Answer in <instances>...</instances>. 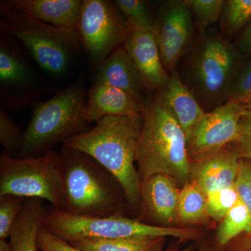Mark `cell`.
<instances>
[{
    "instance_id": "3",
    "label": "cell",
    "mask_w": 251,
    "mask_h": 251,
    "mask_svg": "<svg viewBox=\"0 0 251 251\" xmlns=\"http://www.w3.org/2000/svg\"><path fill=\"white\" fill-rule=\"evenodd\" d=\"M59 153L64 186V206L61 211L80 216L122 214V197L126 196L110 173L81 151L62 148Z\"/></svg>"
},
{
    "instance_id": "21",
    "label": "cell",
    "mask_w": 251,
    "mask_h": 251,
    "mask_svg": "<svg viewBox=\"0 0 251 251\" xmlns=\"http://www.w3.org/2000/svg\"><path fill=\"white\" fill-rule=\"evenodd\" d=\"M207 216V195L196 183L188 181L180 191L177 219L182 224H195Z\"/></svg>"
},
{
    "instance_id": "38",
    "label": "cell",
    "mask_w": 251,
    "mask_h": 251,
    "mask_svg": "<svg viewBox=\"0 0 251 251\" xmlns=\"http://www.w3.org/2000/svg\"><path fill=\"white\" fill-rule=\"evenodd\" d=\"M242 251H251V238L244 244Z\"/></svg>"
},
{
    "instance_id": "18",
    "label": "cell",
    "mask_w": 251,
    "mask_h": 251,
    "mask_svg": "<svg viewBox=\"0 0 251 251\" xmlns=\"http://www.w3.org/2000/svg\"><path fill=\"white\" fill-rule=\"evenodd\" d=\"M157 97L181 126L188 144L193 131L206 112L184 85L176 72L172 74L168 83L159 90V95Z\"/></svg>"
},
{
    "instance_id": "12",
    "label": "cell",
    "mask_w": 251,
    "mask_h": 251,
    "mask_svg": "<svg viewBox=\"0 0 251 251\" xmlns=\"http://www.w3.org/2000/svg\"><path fill=\"white\" fill-rule=\"evenodd\" d=\"M123 47L139 69L150 90H161L167 85L170 77L162 63L153 31L130 26Z\"/></svg>"
},
{
    "instance_id": "14",
    "label": "cell",
    "mask_w": 251,
    "mask_h": 251,
    "mask_svg": "<svg viewBox=\"0 0 251 251\" xmlns=\"http://www.w3.org/2000/svg\"><path fill=\"white\" fill-rule=\"evenodd\" d=\"M169 175L155 174L141 180V202L153 221L171 225L177 219L180 191Z\"/></svg>"
},
{
    "instance_id": "32",
    "label": "cell",
    "mask_w": 251,
    "mask_h": 251,
    "mask_svg": "<svg viewBox=\"0 0 251 251\" xmlns=\"http://www.w3.org/2000/svg\"><path fill=\"white\" fill-rule=\"evenodd\" d=\"M235 188L239 194V200L247 206L251 216V188L239 173H238L236 179Z\"/></svg>"
},
{
    "instance_id": "8",
    "label": "cell",
    "mask_w": 251,
    "mask_h": 251,
    "mask_svg": "<svg viewBox=\"0 0 251 251\" xmlns=\"http://www.w3.org/2000/svg\"><path fill=\"white\" fill-rule=\"evenodd\" d=\"M81 44L94 64H100L125 43L130 25L119 14L115 2L83 0L77 25Z\"/></svg>"
},
{
    "instance_id": "9",
    "label": "cell",
    "mask_w": 251,
    "mask_h": 251,
    "mask_svg": "<svg viewBox=\"0 0 251 251\" xmlns=\"http://www.w3.org/2000/svg\"><path fill=\"white\" fill-rule=\"evenodd\" d=\"M244 105L227 101L203 117L188 144L190 158L197 161L219 152L241 138V118Z\"/></svg>"
},
{
    "instance_id": "30",
    "label": "cell",
    "mask_w": 251,
    "mask_h": 251,
    "mask_svg": "<svg viewBox=\"0 0 251 251\" xmlns=\"http://www.w3.org/2000/svg\"><path fill=\"white\" fill-rule=\"evenodd\" d=\"M251 97V60L236 74L227 101L243 104Z\"/></svg>"
},
{
    "instance_id": "16",
    "label": "cell",
    "mask_w": 251,
    "mask_h": 251,
    "mask_svg": "<svg viewBox=\"0 0 251 251\" xmlns=\"http://www.w3.org/2000/svg\"><path fill=\"white\" fill-rule=\"evenodd\" d=\"M95 82L116 87L143 100L145 91L150 90L124 47H119L99 64Z\"/></svg>"
},
{
    "instance_id": "36",
    "label": "cell",
    "mask_w": 251,
    "mask_h": 251,
    "mask_svg": "<svg viewBox=\"0 0 251 251\" xmlns=\"http://www.w3.org/2000/svg\"><path fill=\"white\" fill-rule=\"evenodd\" d=\"M239 126L241 135H251V112L244 110L241 118Z\"/></svg>"
},
{
    "instance_id": "31",
    "label": "cell",
    "mask_w": 251,
    "mask_h": 251,
    "mask_svg": "<svg viewBox=\"0 0 251 251\" xmlns=\"http://www.w3.org/2000/svg\"><path fill=\"white\" fill-rule=\"evenodd\" d=\"M38 245L39 251H83L49 232L44 227L39 232Z\"/></svg>"
},
{
    "instance_id": "35",
    "label": "cell",
    "mask_w": 251,
    "mask_h": 251,
    "mask_svg": "<svg viewBox=\"0 0 251 251\" xmlns=\"http://www.w3.org/2000/svg\"><path fill=\"white\" fill-rule=\"evenodd\" d=\"M239 173L242 175L249 187L251 188V161L241 158Z\"/></svg>"
},
{
    "instance_id": "34",
    "label": "cell",
    "mask_w": 251,
    "mask_h": 251,
    "mask_svg": "<svg viewBox=\"0 0 251 251\" xmlns=\"http://www.w3.org/2000/svg\"><path fill=\"white\" fill-rule=\"evenodd\" d=\"M238 48L245 53H251V23L237 41Z\"/></svg>"
},
{
    "instance_id": "23",
    "label": "cell",
    "mask_w": 251,
    "mask_h": 251,
    "mask_svg": "<svg viewBox=\"0 0 251 251\" xmlns=\"http://www.w3.org/2000/svg\"><path fill=\"white\" fill-rule=\"evenodd\" d=\"M243 232L251 235V216L247 206L239 200L221 220L217 232L218 242L220 245H226Z\"/></svg>"
},
{
    "instance_id": "17",
    "label": "cell",
    "mask_w": 251,
    "mask_h": 251,
    "mask_svg": "<svg viewBox=\"0 0 251 251\" xmlns=\"http://www.w3.org/2000/svg\"><path fill=\"white\" fill-rule=\"evenodd\" d=\"M80 0H10L1 1L10 9L54 27L77 30Z\"/></svg>"
},
{
    "instance_id": "6",
    "label": "cell",
    "mask_w": 251,
    "mask_h": 251,
    "mask_svg": "<svg viewBox=\"0 0 251 251\" xmlns=\"http://www.w3.org/2000/svg\"><path fill=\"white\" fill-rule=\"evenodd\" d=\"M11 195L49 201L53 209L62 210L64 175L60 153L53 151L37 156H0V196Z\"/></svg>"
},
{
    "instance_id": "10",
    "label": "cell",
    "mask_w": 251,
    "mask_h": 251,
    "mask_svg": "<svg viewBox=\"0 0 251 251\" xmlns=\"http://www.w3.org/2000/svg\"><path fill=\"white\" fill-rule=\"evenodd\" d=\"M238 61L235 50L226 41L210 37L202 43L194 61V74L200 90L208 99L230 92Z\"/></svg>"
},
{
    "instance_id": "25",
    "label": "cell",
    "mask_w": 251,
    "mask_h": 251,
    "mask_svg": "<svg viewBox=\"0 0 251 251\" xmlns=\"http://www.w3.org/2000/svg\"><path fill=\"white\" fill-rule=\"evenodd\" d=\"M25 201V198L11 195L0 196V240L9 238Z\"/></svg>"
},
{
    "instance_id": "29",
    "label": "cell",
    "mask_w": 251,
    "mask_h": 251,
    "mask_svg": "<svg viewBox=\"0 0 251 251\" xmlns=\"http://www.w3.org/2000/svg\"><path fill=\"white\" fill-rule=\"evenodd\" d=\"M186 2L203 27L219 20L226 4L223 0H186Z\"/></svg>"
},
{
    "instance_id": "5",
    "label": "cell",
    "mask_w": 251,
    "mask_h": 251,
    "mask_svg": "<svg viewBox=\"0 0 251 251\" xmlns=\"http://www.w3.org/2000/svg\"><path fill=\"white\" fill-rule=\"evenodd\" d=\"M44 227L61 239L72 242L81 239H115L131 237H173L193 239L197 232L191 229L154 226L122 214L80 216L52 209L44 214Z\"/></svg>"
},
{
    "instance_id": "39",
    "label": "cell",
    "mask_w": 251,
    "mask_h": 251,
    "mask_svg": "<svg viewBox=\"0 0 251 251\" xmlns=\"http://www.w3.org/2000/svg\"><path fill=\"white\" fill-rule=\"evenodd\" d=\"M244 105V109L247 111L251 112V97L249 100H247L245 103H243Z\"/></svg>"
},
{
    "instance_id": "2",
    "label": "cell",
    "mask_w": 251,
    "mask_h": 251,
    "mask_svg": "<svg viewBox=\"0 0 251 251\" xmlns=\"http://www.w3.org/2000/svg\"><path fill=\"white\" fill-rule=\"evenodd\" d=\"M136 163L140 179L164 174L185 184L191 176L184 130L158 97L145 103Z\"/></svg>"
},
{
    "instance_id": "13",
    "label": "cell",
    "mask_w": 251,
    "mask_h": 251,
    "mask_svg": "<svg viewBox=\"0 0 251 251\" xmlns=\"http://www.w3.org/2000/svg\"><path fill=\"white\" fill-rule=\"evenodd\" d=\"M146 101L105 84L95 82L87 92L86 117L89 123L106 117H135L143 115Z\"/></svg>"
},
{
    "instance_id": "24",
    "label": "cell",
    "mask_w": 251,
    "mask_h": 251,
    "mask_svg": "<svg viewBox=\"0 0 251 251\" xmlns=\"http://www.w3.org/2000/svg\"><path fill=\"white\" fill-rule=\"evenodd\" d=\"M115 4L125 15L130 27L153 31L156 19L153 18L148 2L143 0H117Z\"/></svg>"
},
{
    "instance_id": "19",
    "label": "cell",
    "mask_w": 251,
    "mask_h": 251,
    "mask_svg": "<svg viewBox=\"0 0 251 251\" xmlns=\"http://www.w3.org/2000/svg\"><path fill=\"white\" fill-rule=\"evenodd\" d=\"M45 212L41 200L26 199L10 234L11 251H39L38 238Z\"/></svg>"
},
{
    "instance_id": "1",
    "label": "cell",
    "mask_w": 251,
    "mask_h": 251,
    "mask_svg": "<svg viewBox=\"0 0 251 251\" xmlns=\"http://www.w3.org/2000/svg\"><path fill=\"white\" fill-rule=\"evenodd\" d=\"M142 123L143 115L104 117L62 143V148L88 155L110 173L132 206L141 202V179L135 163Z\"/></svg>"
},
{
    "instance_id": "28",
    "label": "cell",
    "mask_w": 251,
    "mask_h": 251,
    "mask_svg": "<svg viewBox=\"0 0 251 251\" xmlns=\"http://www.w3.org/2000/svg\"><path fill=\"white\" fill-rule=\"evenodd\" d=\"M23 133L12 118L5 111L0 110V143L4 152L11 155L18 153L23 143ZM12 156V155H11Z\"/></svg>"
},
{
    "instance_id": "11",
    "label": "cell",
    "mask_w": 251,
    "mask_h": 251,
    "mask_svg": "<svg viewBox=\"0 0 251 251\" xmlns=\"http://www.w3.org/2000/svg\"><path fill=\"white\" fill-rule=\"evenodd\" d=\"M193 32L191 11L186 1H170L162 6L153 33L165 69L175 65L189 44Z\"/></svg>"
},
{
    "instance_id": "7",
    "label": "cell",
    "mask_w": 251,
    "mask_h": 251,
    "mask_svg": "<svg viewBox=\"0 0 251 251\" xmlns=\"http://www.w3.org/2000/svg\"><path fill=\"white\" fill-rule=\"evenodd\" d=\"M1 29L22 41L41 69L54 76L67 72L81 44L77 30L54 27L0 4Z\"/></svg>"
},
{
    "instance_id": "26",
    "label": "cell",
    "mask_w": 251,
    "mask_h": 251,
    "mask_svg": "<svg viewBox=\"0 0 251 251\" xmlns=\"http://www.w3.org/2000/svg\"><path fill=\"white\" fill-rule=\"evenodd\" d=\"M239 201L235 185L207 195V214L209 217L221 221Z\"/></svg>"
},
{
    "instance_id": "4",
    "label": "cell",
    "mask_w": 251,
    "mask_h": 251,
    "mask_svg": "<svg viewBox=\"0 0 251 251\" xmlns=\"http://www.w3.org/2000/svg\"><path fill=\"white\" fill-rule=\"evenodd\" d=\"M87 99L82 81H77L46 101L36 103L23 133L18 158L37 156L52 151L56 144L88 129Z\"/></svg>"
},
{
    "instance_id": "22",
    "label": "cell",
    "mask_w": 251,
    "mask_h": 251,
    "mask_svg": "<svg viewBox=\"0 0 251 251\" xmlns=\"http://www.w3.org/2000/svg\"><path fill=\"white\" fill-rule=\"evenodd\" d=\"M31 74L24 60L14 49L1 41L0 44V81L3 85H26Z\"/></svg>"
},
{
    "instance_id": "15",
    "label": "cell",
    "mask_w": 251,
    "mask_h": 251,
    "mask_svg": "<svg viewBox=\"0 0 251 251\" xmlns=\"http://www.w3.org/2000/svg\"><path fill=\"white\" fill-rule=\"evenodd\" d=\"M241 158L237 150H224L192 166V181L206 195L235 185Z\"/></svg>"
},
{
    "instance_id": "27",
    "label": "cell",
    "mask_w": 251,
    "mask_h": 251,
    "mask_svg": "<svg viewBox=\"0 0 251 251\" xmlns=\"http://www.w3.org/2000/svg\"><path fill=\"white\" fill-rule=\"evenodd\" d=\"M224 6V27L231 34L237 32L251 18V0H229Z\"/></svg>"
},
{
    "instance_id": "33",
    "label": "cell",
    "mask_w": 251,
    "mask_h": 251,
    "mask_svg": "<svg viewBox=\"0 0 251 251\" xmlns=\"http://www.w3.org/2000/svg\"><path fill=\"white\" fill-rule=\"evenodd\" d=\"M235 144L240 156L251 161V135H242Z\"/></svg>"
},
{
    "instance_id": "37",
    "label": "cell",
    "mask_w": 251,
    "mask_h": 251,
    "mask_svg": "<svg viewBox=\"0 0 251 251\" xmlns=\"http://www.w3.org/2000/svg\"><path fill=\"white\" fill-rule=\"evenodd\" d=\"M0 251H11L9 242L6 240H0Z\"/></svg>"
},
{
    "instance_id": "20",
    "label": "cell",
    "mask_w": 251,
    "mask_h": 251,
    "mask_svg": "<svg viewBox=\"0 0 251 251\" xmlns=\"http://www.w3.org/2000/svg\"><path fill=\"white\" fill-rule=\"evenodd\" d=\"M165 237L81 239L68 242L83 251H161Z\"/></svg>"
}]
</instances>
